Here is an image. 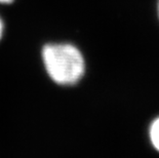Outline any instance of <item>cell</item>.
Instances as JSON below:
<instances>
[{
    "label": "cell",
    "mask_w": 159,
    "mask_h": 158,
    "mask_svg": "<svg viewBox=\"0 0 159 158\" xmlns=\"http://www.w3.org/2000/svg\"><path fill=\"white\" fill-rule=\"evenodd\" d=\"M42 60L49 77L59 84H74L83 76V56L71 44L45 45Z\"/></svg>",
    "instance_id": "6da1fadb"
},
{
    "label": "cell",
    "mask_w": 159,
    "mask_h": 158,
    "mask_svg": "<svg viewBox=\"0 0 159 158\" xmlns=\"http://www.w3.org/2000/svg\"><path fill=\"white\" fill-rule=\"evenodd\" d=\"M149 136H150L152 145L159 152V117L152 122L149 129Z\"/></svg>",
    "instance_id": "7a4b0ae2"
},
{
    "label": "cell",
    "mask_w": 159,
    "mask_h": 158,
    "mask_svg": "<svg viewBox=\"0 0 159 158\" xmlns=\"http://www.w3.org/2000/svg\"><path fill=\"white\" fill-rule=\"evenodd\" d=\"M2 34H3V23L1 21V19H0V38H1Z\"/></svg>",
    "instance_id": "3957f363"
},
{
    "label": "cell",
    "mask_w": 159,
    "mask_h": 158,
    "mask_svg": "<svg viewBox=\"0 0 159 158\" xmlns=\"http://www.w3.org/2000/svg\"><path fill=\"white\" fill-rule=\"evenodd\" d=\"M12 0H0V2H3V3H8V2H11Z\"/></svg>",
    "instance_id": "277c9868"
},
{
    "label": "cell",
    "mask_w": 159,
    "mask_h": 158,
    "mask_svg": "<svg viewBox=\"0 0 159 158\" xmlns=\"http://www.w3.org/2000/svg\"><path fill=\"white\" fill-rule=\"evenodd\" d=\"M157 11H158V18H159V0H158V4H157Z\"/></svg>",
    "instance_id": "5b68a950"
}]
</instances>
